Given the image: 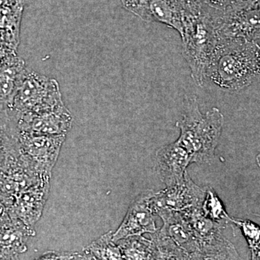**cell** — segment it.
Instances as JSON below:
<instances>
[{
    "instance_id": "6da1fadb",
    "label": "cell",
    "mask_w": 260,
    "mask_h": 260,
    "mask_svg": "<svg viewBox=\"0 0 260 260\" xmlns=\"http://www.w3.org/2000/svg\"><path fill=\"white\" fill-rule=\"evenodd\" d=\"M205 77L223 90L246 88L260 77V46L245 39H218Z\"/></svg>"
},
{
    "instance_id": "7a4b0ae2",
    "label": "cell",
    "mask_w": 260,
    "mask_h": 260,
    "mask_svg": "<svg viewBox=\"0 0 260 260\" xmlns=\"http://www.w3.org/2000/svg\"><path fill=\"white\" fill-rule=\"evenodd\" d=\"M223 123L224 116L218 108L202 114L198 98L186 96L182 117L177 122L180 130L177 141L191 155V162L205 164L213 160Z\"/></svg>"
},
{
    "instance_id": "3957f363",
    "label": "cell",
    "mask_w": 260,
    "mask_h": 260,
    "mask_svg": "<svg viewBox=\"0 0 260 260\" xmlns=\"http://www.w3.org/2000/svg\"><path fill=\"white\" fill-rule=\"evenodd\" d=\"M182 52L196 85L203 87L205 70L215 44L213 8L205 3L191 8L186 13L181 34Z\"/></svg>"
},
{
    "instance_id": "277c9868",
    "label": "cell",
    "mask_w": 260,
    "mask_h": 260,
    "mask_svg": "<svg viewBox=\"0 0 260 260\" xmlns=\"http://www.w3.org/2000/svg\"><path fill=\"white\" fill-rule=\"evenodd\" d=\"M64 105L60 88L55 79L26 68L7 112L41 113Z\"/></svg>"
},
{
    "instance_id": "5b68a950",
    "label": "cell",
    "mask_w": 260,
    "mask_h": 260,
    "mask_svg": "<svg viewBox=\"0 0 260 260\" xmlns=\"http://www.w3.org/2000/svg\"><path fill=\"white\" fill-rule=\"evenodd\" d=\"M217 39L260 38V0H237L223 9L213 8Z\"/></svg>"
},
{
    "instance_id": "8992f818",
    "label": "cell",
    "mask_w": 260,
    "mask_h": 260,
    "mask_svg": "<svg viewBox=\"0 0 260 260\" xmlns=\"http://www.w3.org/2000/svg\"><path fill=\"white\" fill-rule=\"evenodd\" d=\"M17 137L20 155L31 164L41 181L50 182L66 135H34L17 131Z\"/></svg>"
},
{
    "instance_id": "52a82bcc",
    "label": "cell",
    "mask_w": 260,
    "mask_h": 260,
    "mask_svg": "<svg viewBox=\"0 0 260 260\" xmlns=\"http://www.w3.org/2000/svg\"><path fill=\"white\" fill-rule=\"evenodd\" d=\"M20 133L43 135H67L73 124V116L68 108L62 106L41 113L7 112Z\"/></svg>"
},
{
    "instance_id": "ba28073f",
    "label": "cell",
    "mask_w": 260,
    "mask_h": 260,
    "mask_svg": "<svg viewBox=\"0 0 260 260\" xmlns=\"http://www.w3.org/2000/svg\"><path fill=\"white\" fill-rule=\"evenodd\" d=\"M205 196V189L197 185L186 172L184 180L179 184L155 191L150 199V207L155 215L164 210L183 213L201 208Z\"/></svg>"
},
{
    "instance_id": "9c48e42d",
    "label": "cell",
    "mask_w": 260,
    "mask_h": 260,
    "mask_svg": "<svg viewBox=\"0 0 260 260\" xmlns=\"http://www.w3.org/2000/svg\"><path fill=\"white\" fill-rule=\"evenodd\" d=\"M198 0H140L129 11L147 22H158L181 34L183 22L191 5Z\"/></svg>"
},
{
    "instance_id": "30bf717a",
    "label": "cell",
    "mask_w": 260,
    "mask_h": 260,
    "mask_svg": "<svg viewBox=\"0 0 260 260\" xmlns=\"http://www.w3.org/2000/svg\"><path fill=\"white\" fill-rule=\"evenodd\" d=\"M155 191L146 189L132 202L124 220L117 230L113 233L114 242L117 243L128 237L153 234L158 232L154 218L155 215L150 207V199Z\"/></svg>"
},
{
    "instance_id": "8fae6325",
    "label": "cell",
    "mask_w": 260,
    "mask_h": 260,
    "mask_svg": "<svg viewBox=\"0 0 260 260\" xmlns=\"http://www.w3.org/2000/svg\"><path fill=\"white\" fill-rule=\"evenodd\" d=\"M190 164H192L191 155L177 140L159 148L155 153V169L167 187L177 185L184 180L186 168Z\"/></svg>"
},
{
    "instance_id": "7c38bea8",
    "label": "cell",
    "mask_w": 260,
    "mask_h": 260,
    "mask_svg": "<svg viewBox=\"0 0 260 260\" xmlns=\"http://www.w3.org/2000/svg\"><path fill=\"white\" fill-rule=\"evenodd\" d=\"M50 190V182L40 181L19 193L10 208V216L34 227L42 217Z\"/></svg>"
},
{
    "instance_id": "4fadbf2b",
    "label": "cell",
    "mask_w": 260,
    "mask_h": 260,
    "mask_svg": "<svg viewBox=\"0 0 260 260\" xmlns=\"http://www.w3.org/2000/svg\"><path fill=\"white\" fill-rule=\"evenodd\" d=\"M34 227L13 217L0 222V260H18L28 249V242L35 237Z\"/></svg>"
},
{
    "instance_id": "5bb4252c",
    "label": "cell",
    "mask_w": 260,
    "mask_h": 260,
    "mask_svg": "<svg viewBox=\"0 0 260 260\" xmlns=\"http://www.w3.org/2000/svg\"><path fill=\"white\" fill-rule=\"evenodd\" d=\"M156 215L162 220V226L157 234L171 239L190 255L199 250V243L182 213L164 210Z\"/></svg>"
},
{
    "instance_id": "9a60e30c",
    "label": "cell",
    "mask_w": 260,
    "mask_h": 260,
    "mask_svg": "<svg viewBox=\"0 0 260 260\" xmlns=\"http://www.w3.org/2000/svg\"><path fill=\"white\" fill-rule=\"evenodd\" d=\"M23 0H0V49L15 51Z\"/></svg>"
},
{
    "instance_id": "2e32d148",
    "label": "cell",
    "mask_w": 260,
    "mask_h": 260,
    "mask_svg": "<svg viewBox=\"0 0 260 260\" xmlns=\"http://www.w3.org/2000/svg\"><path fill=\"white\" fill-rule=\"evenodd\" d=\"M181 213L199 243L200 248L216 242L224 237L222 231L225 226L207 217L201 208H194Z\"/></svg>"
},
{
    "instance_id": "e0dca14e",
    "label": "cell",
    "mask_w": 260,
    "mask_h": 260,
    "mask_svg": "<svg viewBox=\"0 0 260 260\" xmlns=\"http://www.w3.org/2000/svg\"><path fill=\"white\" fill-rule=\"evenodd\" d=\"M20 155L17 131L8 113L0 112V171Z\"/></svg>"
},
{
    "instance_id": "ac0fdd59",
    "label": "cell",
    "mask_w": 260,
    "mask_h": 260,
    "mask_svg": "<svg viewBox=\"0 0 260 260\" xmlns=\"http://www.w3.org/2000/svg\"><path fill=\"white\" fill-rule=\"evenodd\" d=\"M112 231L90 243L83 249L94 260H124L117 243L113 240Z\"/></svg>"
},
{
    "instance_id": "d6986e66",
    "label": "cell",
    "mask_w": 260,
    "mask_h": 260,
    "mask_svg": "<svg viewBox=\"0 0 260 260\" xmlns=\"http://www.w3.org/2000/svg\"><path fill=\"white\" fill-rule=\"evenodd\" d=\"M124 260H150L153 251L151 238L135 236L117 242Z\"/></svg>"
},
{
    "instance_id": "ffe728a7",
    "label": "cell",
    "mask_w": 260,
    "mask_h": 260,
    "mask_svg": "<svg viewBox=\"0 0 260 260\" xmlns=\"http://www.w3.org/2000/svg\"><path fill=\"white\" fill-rule=\"evenodd\" d=\"M153 251L150 260H189L190 254L177 246L171 239L157 233L151 234Z\"/></svg>"
},
{
    "instance_id": "44dd1931",
    "label": "cell",
    "mask_w": 260,
    "mask_h": 260,
    "mask_svg": "<svg viewBox=\"0 0 260 260\" xmlns=\"http://www.w3.org/2000/svg\"><path fill=\"white\" fill-rule=\"evenodd\" d=\"M205 190V196L201 207L202 211L213 221L226 227L232 218L225 210L223 203L213 188L207 187Z\"/></svg>"
},
{
    "instance_id": "7402d4cb",
    "label": "cell",
    "mask_w": 260,
    "mask_h": 260,
    "mask_svg": "<svg viewBox=\"0 0 260 260\" xmlns=\"http://www.w3.org/2000/svg\"><path fill=\"white\" fill-rule=\"evenodd\" d=\"M231 223L235 224L242 231L249 244L250 251L260 247V226L250 220L232 218Z\"/></svg>"
},
{
    "instance_id": "603a6c76",
    "label": "cell",
    "mask_w": 260,
    "mask_h": 260,
    "mask_svg": "<svg viewBox=\"0 0 260 260\" xmlns=\"http://www.w3.org/2000/svg\"><path fill=\"white\" fill-rule=\"evenodd\" d=\"M76 254L74 251H50L34 260H71Z\"/></svg>"
},
{
    "instance_id": "cb8c5ba5",
    "label": "cell",
    "mask_w": 260,
    "mask_h": 260,
    "mask_svg": "<svg viewBox=\"0 0 260 260\" xmlns=\"http://www.w3.org/2000/svg\"><path fill=\"white\" fill-rule=\"evenodd\" d=\"M204 1L210 8L220 10L232 4L237 0H204Z\"/></svg>"
},
{
    "instance_id": "d4e9b609",
    "label": "cell",
    "mask_w": 260,
    "mask_h": 260,
    "mask_svg": "<svg viewBox=\"0 0 260 260\" xmlns=\"http://www.w3.org/2000/svg\"><path fill=\"white\" fill-rule=\"evenodd\" d=\"M10 216V208L0 198V222Z\"/></svg>"
},
{
    "instance_id": "484cf974",
    "label": "cell",
    "mask_w": 260,
    "mask_h": 260,
    "mask_svg": "<svg viewBox=\"0 0 260 260\" xmlns=\"http://www.w3.org/2000/svg\"><path fill=\"white\" fill-rule=\"evenodd\" d=\"M71 260H94L91 256L88 254H85L83 251L81 252H77L76 255L74 256Z\"/></svg>"
},
{
    "instance_id": "4316f807",
    "label": "cell",
    "mask_w": 260,
    "mask_h": 260,
    "mask_svg": "<svg viewBox=\"0 0 260 260\" xmlns=\"http://www.w3.org/2000/svg\"><path fill=\"white\" fill-rule=\"evenodd\" d=\"M139 1L140 0H121L123 5L128 10L133 8Z\"/></svg>"
},
{
    "instance_id": "83f0119b",
    "label": "cell",
    "mask_w": 260,
    "mask_h": 260,
    "mask_svg": "<svg viewBox=\"0 0 260 260\" xmlns=\"http://www.w3.org/2000/svg\"><path fill=\"white\" fill-rule=\"evenodd\" d=\"M251 260H260V247L251 251Z\"/></svg>"
},
{
    "instance_id": "f1b7e54d",
    "label": "cell",
    "mask_w": 260,
    "mask_h": 260,
    "mask_svg": "<svg viewBox=\"0 0 260 260\" xmlns=\"http://www.w3.org/2000/svg\"><path fill=\"white\" fill-rule=\"evenodd\" d=\"M256 162H257L258 166L260 167V153L258 154L257 156H256Z\"/></svg>"
},
{
    "instance_id": "f546056e",
    "label": "cell",
    "mask_w": 260,
    "mask_h": 260,
    "mask_svg": "<svg viewBox=\"0 0 260 260\" xmlns=\"http://www.w3.org/2000/svg\"><path fill=\"white\" fill-rule=\"evenodd\" d=\"M258 216H259V217H260V215H258Z\"/></svg>"
}]
</instances>
